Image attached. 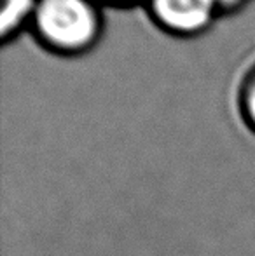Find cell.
Wrapping results in <instances>:
<instances>
[{
  "mask_svg": "<svg viewBox=\"0 0 255 256\" xmlns=\"http://www.w3.org/2000/svg\"><path fill=\"white\" fill-rule=\"evenodd\" d=\"M102 6L98 0H39L30 28L49 51L65 56L84 54L102 38Z\"/></svg>",
  "mask_w": 255,
  "mask_h": 256,
  "instance_id": "obj_1",
  "label": "cell"
},
{
  "mask_svg": "<svg viewBox=\"0 0 255 256\" xmlns=\"http://www.w3.org/2000/svg\"><path fill=\"white\" fill-rule=\"evenodd\" d=\"M145 6L157 26L180 37L204 32L218 14L215 0H145Z\"/></svg>",
  "mask_w": 255,
  "mask_h": 256,
  "instance_id": "obj_2",
  "label": "cell"
},
{
  "mask_svg": "<svg viewBox=\"0 0 255 256\" xmlns=\"http://www.w3.org/2000/svg\"><path fill=\"white\" fill-rule=\"evenodd\" d=\"M39 0H2V16H0V37L9 40L25 24H30L34 10Z\"/></svg>",
  "mask_w": 255,
  "mask_h": 256,
  "instance_id": "obj_3",
  "label": "cell"
},
{
  "mask_svg": "<svg viewBox=\"0 0 255 256\" xmlns=\"http://www.w3.org/2000/svg\"><path fill=\"white\" fill-rule=\"evenodd\" d=\"M238 110L245 126L255 134V61L246 68L238 86Z\"/></svg>",
  "mask_w": 255,
  "mask_h": 256,
  "instance_id": "obj_4",
  "label": "cell"
},
{
  "mask_svg": "<svg viewBox=\"0 0 255 256\" xmlns=\"http://www.w3.org/2000/svg\"><path fill=\"white\" fill-rule=\"evenodd\" d=\"M246 0H215L218 7V12H229V10H236L245 4Z\"/></svg>",
  "mask_w": 255,
  "mask_h": 256,
  "instance_id": "obj_5",
  "label": "cell"
},
{
  "mask_svg": "<svg viewBox=\"0 0 255 256\" xmlns=\"http://www.w3.org/2000/svg\"><path fill=\"white\" fill-rule=\"evenodd\" d=\"M102 2L103 6L109 4V6H133V4H138V2H145V0H98Z\"/></svg>",
  "mask_w": 255,
  "mask_h": 256,
  "instance_id": "obj_6",
  "label": "cell"
}]
</instances>
